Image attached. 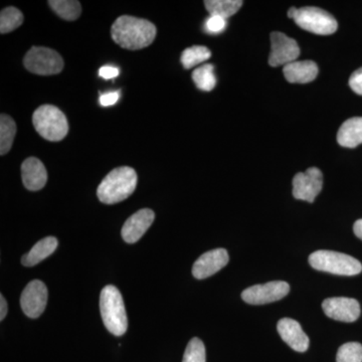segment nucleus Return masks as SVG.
I'll return each instance as SVG.
<instances>
[{
	"mask_svg": "<svg viewBox=\"0 0 362 362\" xmlns=\"http://www.w3.org/2000/svg\"><path fill=\"white\" fill-rule=\"evenodd\" d=\"M156 26L147 20L122 16L111 28V37L117 45L130 51L145 49L156 40Z\"/></svg>",
	"mask_w": 362,
	"mask_h": 362,
	"instance_id": "1",
	"label": "nucleus"
},
{
	"mask_svg": "<svg viewBox=\"0 0 362 362\" xmlns=\"http://www.w3.org/2000/svg\"><path fill=\"white\" fill-rule=\"evenodd\" d=\"M137 180V173L129 166L113 169L98 187V199L105 204L125 201L135 192Z\"/></svg>",
	"mask_w": 362,
	"mask_h": 362,
	"instance_id": "2",
	"label": "nucleus"
},
{
	"mask_svg": "<svg viewBox=\"0 0 362 362\" xmlns=\"http://www.w3.org/2000/svg\"><path fill=\"white\" fill-rule=\"evenodd\" d=\"M100 311L107 330L115 337H122L128 328L127 314L120 291L115 286L104 287L100 295Z\"/></svg>",
	"mask_w": 362,
	"mask_h": 362,
	"instance_id": "3",
	"label": "nucleus"
},
{
	"mask_svg": "<svg viewBox=\"0 0 362 362\" xmlns=\"http://www.w3.org/2000/svg\"><path fill=\"white\" fill-rule=\"evenodd\" d=\"M33 127L47 141H62L69 133L68 119L58 107L42 105L33 115Z\"/></svg>",
	"mask_w": 362,
	"mask_h": 362,
	"instance_id": "4",
	"label": "nucleus"
},
{
	"mask_svg": "<svg viewBox=\"0 0 362 362\" xmlns=\"http://www.w3.org/2000/svg\"><path fill=\"white\" fill-rule=\"evenodd\" d=\"M309 264L315 270L339 276H356L362 271L358 259L349 255L326 250L312 252Z\"/></svg>",
	"mask_w": 362,
	"mask_h": 362,
	"instance_id": "5",
	"label": "nucleus"
},
{
	"mask_svg": "<svg viewBox=\"0 0 362 362\" xmlns=\"http://www.w3.org/2000/svg\"><path fill=\"white\" fill-rule=\"evenodd\" d=\"M26 70L39 76L58 75L64 69L61 54L45 47H33L23 59Z\"/></svg>",
	"mask_w": 362,
	"mask_h": 362,
	"instance_id": "6",
	"label": "nucleus"
},
{
	"mask_svg": "<svg viewBox=\"0 0 362 362\" xmlns=\"http://www.w3.org/2000/svg\"><path fill=\"white\" fill-rule=\"evenodd\" d=\"M294 21L302 30L318 35H332L338 28L337 20L319 7L307 6L298 9Z\"/></svg>",
	"mask_w": 362,
	"mask_h": 362,
	"instance_id": "7",
	"label": "nucleus"
},
{
	"mask_svg": "<svg viewBox=\"0 0 362 362\" xmlns=\"http://www.w3.org/2000/svg\"><path fill=\"white\" fill-rule=\"evenodd\" d=\"M290 286L284 281H273L266 284L255 285L242 293L245 302L251 305H264L279 301L287 296Z\"/></svg>",
	"mask_w": 362,
	"mask_h": 362,
	"instance_id": "8",
	"label": "nucleus"
},
{
	"mask_svg": "<svg viewBox=\"0 0 362 362\" xmlns=\"http://www.w3.org/2000/svg\"><path fill=\"white\" fill-rule=\"evenodd\" d=\"M323 187V175L320 169L310 168L297 173L293 178V197L312 204Z\"/></svg>",
	"mask_w": 362,
	"mask_h": 362,
	"instance_id": "9",
	"label": "nucleus"
},
{
	"mask_svg": "<svg viewBox=\"0 0 362 362\" xmlns=\"http://www.w3.org/2000/svg\"><path fill=\"white\" fill-rule=\"evenodd\" d=\"M270 39L272 49L269 65L273 68L288 65L299 58L300 49L296 40L280 32L272 33Z\"/></svg>",
	"mask_w": 362,
	"mask_h": 362,
	"instance_id": "10",
	"label": "nucleus"
},
{
	"mask_svg": "<svg viewBox=\"0 0 362 362\" xmlns=\"http://www.w3.org/2000/svg\"><path fill=\"white\" fill-rule=\"evenodd\" d=\"M47 303V286L40 280L28 283L21 297V306L23 313L30 318H39L44 313Z\"/></svg>",
	"mask_w": 362,
	"mask_h": 362,
	"instance_id": "11",
	"label": "nucleus"
},
{
	"mask_svg": "<svg viewBox=\"0 0 362 362\" xmlns=\"http://www.w3.org/2000/svg\"><path fill=\"white\" fill-rule=\"evenodd\" d=\"M322 309L329 318L342 322H354L361 316V305L354 298H328L324 300Z\"/></svg>",
	"mask_w": 362,
	"mask_h": 362,
	"instance_id": "12",
	"label": "nucleus"
},
{
	"mask_svg": "<svg viewBox=\"0 0 362 362\" xmlns=\"http://www.w3.org/2000/svg\"><path fill=\"white\" fill-rule=\"evenodd\" d=\"M228 261L230 257L226 249H216L204 252L195 261L192 267V275L199 280L211 277L228 265Z\"/></svg>",
	"mask_w": 362,
	"mask_h": 362,
	"instance_id": "13",
	"label": "nucleus"
},
{
	"mask_svg": "<svg viewBox=\"0 0 362 362\" xmlns=\"http://www.w3.org/2000/svg\"><path fill=\"white\" fill-rule=\"evenodd\" d=\"M156 214L152 209H143L132 214L122 228V238L128 244L138 242L153 223Z\"/></svg>",
	"mask_w": 362,
	"mask_h": 362,
	"instance_id": "14",
	"label": "nucleus"
},
{
	"mask_svg": "<svg viewBox=\"0 0 362 362\" xmlns=\"http://www.w3.org/2000/svg\"><path fill=\"white\" fill-rule=\"evenodd\" d=\"M277 329L283 341L287 343L295 351L305 352L309 349V338L302 329L300 323L294 319H281L278 322Z\"/></svg>",
	"mask_w": 362,
	"mask_h": 362,
	"instance_id": "15",
	"label": "nucleus"
},
{
	"mask_svg": "<svg viewBox=\"0 0 362 362\" xmlns=\"http://www.w3.org/2000/svg\"><path fill=\"white\" fill-rule=\"evenodd\" d=\"M21 177L26 189L37 192L47 185V169L37 157H28L21 165Z\"/></svg>",
	"mask_w": 362,
	"mask_h": 362,
	"instance_id": "16",
	"label": "nucleus"
},
{
	"mask_svg": "<svg viewBox=\"0 0 362 362\" xmlns=\"http://www.w3.org/2000/svg\"><path fill=\"white\" fill-rule=\"evenodd\" d=\"M283 73L291 84H308L315 80L319 69L313 61H295L284 66Z\"/></svg>",
	"mask_w": 362,
	"mask_h": 362,
	"instance_id": "17",
	"label": "nucleus"
},
{
	"mask_svg": "<svg viewBox=\"0 0 362 362\" xmlns=\"http://www.w3.org/2000/svg\"><path fill=\"white\" fill-rule=\"evenodd\" d=\"M337 142L345 148H356L362 144V117L345 121L337 133Z\"/></svg>",
	"mask_w": 362,
	"mask_h": 362,
	"instance_id": "18",
	"label": "nucleus"
},
{
	"mask_svg": "<svg viewBox=\"0 0 362 362\" xmlns=\"http://www.w3.org/2000/svg\"><path fill=\"white\" fill-rule=\"evenodd\" d=\"M58 240L54 237H47L37 242L28 254L21 258V264L25 267H33L44 261L58 247Z\"/></svg>",
	"mask_w": 362,
	"mask_h": 362,
	"instance_id": "19",
	"label": "nucleus"
},
{
	"mask_svg": "<svg viewBox=\"0 0 362 362\" xmlns=\"http://www.w3.org/2000/svg\"><path fill=\"white\" fill-rule=\"evenodd\" d=\"M243 4L242 0H206L204 6L211 16H220L226 20L237 13Z\"/></svg>",
	"mask_w": 362,
	"mask_h": 362,
	"instance_id": "20",
	"label": "nucleus"
},
{
	"mask_svg": "<svg viewBox=\"0 0 362 362\" xmlns=\"http://www.w3.org/2000/svg\"><path fill=\"white\" fill-rule=\"evenodd\" d=\"M16 134V124L11 116L1 114L0 116V154L8 153L13 144Z\"/></svg>",
	"mask_w": 362,
	"mask_h": 362,
	"instance_id": "21",
	"label": "nucleus"
},
{
	"mask_svg": "<svg viewBox=\"0 0 362 362\" xmlns=\"http://www.w3.org/2000/svg\"><path fill=\"white\" fill-rule=\"evenodd\" d=\"M47 4L59 18L65 21H77L82 13V6L76 0H49Z\"/></svg>",
	"mask_w": 362,
	"mask_h": 362,
	"instance_id": "22",
	"label": "nucleus"
},
{
	"mask_svg": "<svg viewBox=\"0 0 362 362\" xmlns=\"http://www.w3.org/2000/svg\"><path fill=\"white\" fill-rule=\"evenodd\" d=\"M211 57V52L204 45H194L185 49L181 54V64L185 70L194 68L199 64L204 63Z\"/></svg>",
	"mask_w": 362,
	"mask_h": 362,
	"instance_id": "23",
	"label": "nucleus"
},
{
	"mask_svg": "<svg viewBox=\"0 0 362 362\" xmlns=\"http://www.w3.org/2000/svg\"><path fill=\"white\" fill-rule=\"evenodd\" d=\"M23 23V14L16 7L8 6L0 13V33L2 35L13 32Z\"/></svg>",
	"mask_w": 362,
	"mask_h": 362,
	"instance_id": "24",
	"label": "nucleus"
},
{
	"mask_svg": "<svg viewBox=\"0 0 362 362\" xmlns=\"http://www.w3.org/2000/svg\"><path fill=\"white\" fill-rule=\"evenodd\" d=\"M214 69L211 64H206V65L195 69L192 73V80L199 90L211 92L214 89L216 85V78L214 74Z\"/></svg>",
	"mask_w": 362,
	"mask_h": 362,
	"instance_id": "25",
	"label": "nucleus"
},
{
	"mask_svg": "<svg viewBox=\"0 0 362 362\" xmlns=\"http://www.w3.org/2000/svg\"><path fill=\"white\" fill-rule=\"evenodd\" d=\"M337 362H362V345L358 342H349L338 349Z\"/></svg>",
	"mask_w": 362,
	"mask_h": 362,
	"instance_id": "26",
	"label": "nucleus"
},
{
	"mask_svg": "<svg viewBox=\"0 0 362 362\" xmlns=\"http://www.w3.org/2000/svg\"><path fill=\"white\" fill-rule=\"evenodd\" d=\"M182 362H206V347L199 338H192L188 342Z\"/></svg>",
	"mask_w": 362,
	"mask_h": 362,
	"instance_id": "27",
	"label": "nucleus"
},
{
	"mask_svg": "<svg viewBox=\"0 0 362 362\" xmlns=\"http://www.w3.org/2000/svg\"><path fill=\"white\" fill-rule=\"evenodd\" d=\"M226 20H225V18H220V16H211L206 23V32L213 33V35H216V33L223 32V30H226Z\"/></svg>",
	"mask_w": 362,
	"mask_h": 362,
	"instance_id": "28",
	"label": "nucleus"
},
{
	"mask_svg": "<svg viewBox=\"0 0 362 362\" xmlns=\"http://www.w3.org/2000/svg\"><path fill=\"white\" fill-rule=\"evenodd\" d=\"M349 86L354 93L362 96V68L352 74L349 78Z\"/></svg>",
	"mask_w": 362,
	"mask_h": 362,
	"instance_id": "29",
	"label": "nucleus"
},
{
	"mask_svg": "<svg viewBox=\"0 0 362 362\" xmlns=\"http://www.w3.org/2000/svg\"><path fill=\"white\" fill-rule=\"evenodd\" d=\"M119 97H120L119 92L106 93L100 96V104L104 107L113 106L118 102Z\"/></svg>",
	"mask_w": 362,
	"mask_h": 362,
	"instance_id": "30",
	"label": "nucleus"
},
{
	"mask_svg": "<svg viewBox=\"0 0 362 362\" xmlns=\"http://www.w3.org/2000/svg\"><path fill=\"white\" fill-rule=\"evenodd\" d=\"M100 77L109 80V78H114L119 76V69L115 66H102L99 71Z\"/></svg>",
	"mask_w": 362,
	"mask_h": 362,
	"instance_id": "31",
	"label": "nucleus"
},
{
	"mask_svg": "<svg viewBox=\"0 0 362 362\" xmlns=\"http://www.w3.org/2000/svg\"><path fill=\"white\" fill-rule=\"evenodd\" d=\"M0 306H1V309H0V321H4V318H6L7 310H8L6 300L4 299V295L0 296Z\"/></svg>",
	"mask_w": 362,
	"mask_h": 362,
	"instance_id": "32",
	"label": "nucleus"
},
{
	"mask_svg": "<svg viewBox=\"0 0 362 362\" xmlns=\"http://www.w3.org/2000/svg\"><path fill=\"white\" fill-rule=\"evenodd\" d=\"M354 232L358 239L362 240V218L356 221L354 226Z\"/></svg>",
	"mask_w": 362,
	"mask_h": 362,
	"instance_id": "33",
	"label": "nucleus"
},
{
	"mask_svg": "<svg viewBox=\"0 0 362 362\" xmlns=\"http://www.w3.org/2000/svg\"><path fill=\"white\" fill-rule=\"evenodd\" d=\"M298 13V9L295 8V7H291V8L288 11V18H292V20H295V18H296Z\"/></svg>",
	"mask_w": 362,
	"mask_h": 362,
	"instance_id": "34",
	"label": "nucleus"
}]
</instances>
